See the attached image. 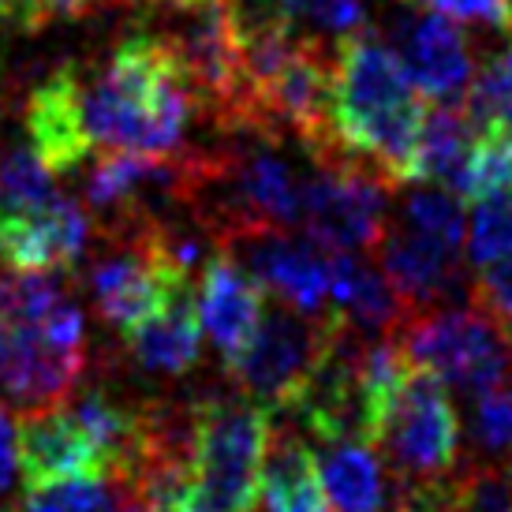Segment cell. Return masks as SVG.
Returning a JSON list of instances; mask_svg holds the SVG:
<instances>
[{
    "mask_svg": "<svg viewBox=\"0 0 512 512\" xmlns=\"http://www.w3.org/2000/svg\"><path fill=\"white\" fill-rule=\"evenodd\" d=\"M382 512H400V505H397V498H393V501H389V505H385V509Z\"/></svg>",
    "mask_w": 512,
    "mask_h": 512,
    "instance_id": "cell-32",
    "label": "cell"
},
{
    "mask_svg": "<svg viewBox=\"0 0 512 512\" xmlns=\"http://www.w3.org/2000/svg\"><path fill=\"white\" fill-rule=\"evenodd\" d=\"M374 251H378V266L389 277V285L408 303V311L415 307L427 311L434 303L456 299L464 292V251L404 221L400 225L389 221Z\"/></svg>",
    "mask_w": 512,
    "mask_h": 512,
    "instance_id": "cell-11",
    "label": "cell"
},
{
    "mask_svg": "<svg viewBox=\"0 0 512 512\" xmlns=\"http://www.w3.org/2000/svg\"><path fill=\"white\" fill-rule=\"evenodd\" d=\"M15 445H19V475L27 486L113 471L98 438L72 412V404L23 415V423L15 427Z\"/></svg>",
    "mask_w": 512,
    "mask_h": 512,
    "instance_id": "cell-12",
    "label": "cell"
},
{
    "mask_svg": "<svg viewBox=\"0 0 512 512\" xmlns=\"http://www.w3.org/2000/svg\"><path fill=\"white\" fill-rule=\"evenodd\" d=\"M415 4L460 23H475V27L483 23L501 34H512V0H415Z\"/></svg>",
    "mask_w": 512,
    "mask_h": 512,
    "instance_id": "cell-30",
    "label": "cell"
},
{
    "mask_svg": "<svg viewBox=\"0 0 512 512\" xmlns=\"http://www.w3.org/2000/svg\"><path fill=\"white\" fill-rule=\"evenodd\" d=\"M464 113L479 135H509L512 139V42L494 60H486L479 79L464 94Z\"/></svg>",
    "mask_w": 512,
    "mask_h": 512,
    "instance_id": "cell-21",
    "label": "cell"
},
{
    "mask_svg": "<svg viewBox=\"0 0 512 512\" xmlns=\"http://www.w3.org/2000/svg\"><path fill=\"white\" fill-rule=\"evenodd\" d=\"M195 311H199L202 333L214 341L221 356L232 359L255 337L258 322L266 314V288L228 251H217L199 273Z\"/></svg>",
    "mask_w": 512,
    "mask_h": 512,
    "instance_id": "cell-13",
    "label": "cell"
},
{
    "mask_svg": "<svg viewBox=\"0 0 512 512\" xmlns=\"http://www.w3.org/2000/svg\"><path fill=\"white\" fill-rule=\"evenodd\" d=\"M86 318L49 273L0 277V397L23 415L57 408L83 385Z\"/></svg>",
    "mask_w": 512,
    "mask_h": 512,
    "instance_id": "cell-3",
    "label": "cell"
},
{
    "mask_svg": "<svg viewBox=\"0 0 512 512\" xmlns=\"http://www.w3.org/2000/svg\"><path fill=\"white\" fill-rule=\"evenodd\" d=\"M430 101L408 64L374 30H352L333 53V143L337 157L359 161L393 187L412 180L415 146Z\"/></svg>",
    "mask_w": 512,
    "mask_h": 512,
    "instance_id": "cell-2",
    "label": "cell"
},
{
    "mask_svg": "<svg viewBox=\"0 0 512 512\" xmlns=\"http://www.w3.org/2000/svg\"><path fill=\"white\" fill-rule=\"evenodd\" d=\"M471 449L483 456L512 453V382L475 397L468 415Z\"/></svg>",
    "mask_w": 512,
    "mask_h": 512,
    "instance_id": "cell-26",
    "label": "cell"
},
{
    "mask_svg": "<svg viewBox=\"0 0 512 512\" xmlns=\"http://www.w3.org/2000/svg\"><path fill=\"white\" fill-rule=\"evenodd\" d=\"M314 464L333 512H382L397 498V490L389 486L393 475H385V464L370 449V441H318Z\"/></svg>",
    "mask_w": 512,
    "mask_h": 512,
    "instance_id": "cell-18",
    "label": "cell"
},
{
    "mask_svg": "<svg viewBox=\"0 0 512 512\" xmlns=\"http://www.w3.org/2000/svg\"><path fill=\"white\" fill-rule=\"evenodd\" d=\"M400 57L427 101L453 105L471 86V45L449 15L419 12L400 19Z\"/></svg>",
    "mask_w": 512,
    "mask_h": 512,
    "instance_id": "cell-15",
    "label": "cell"
},
{
    "mask_svg": "<svg viewBox=\"0 0 512 512\" xmlns=\"http://www.w3.org/2000/svg\"><path fill=\"white\" fill-rule=\"evenodd\" d=\"M273 415L251 397L214 393L195 400V445L176 512H251L270 449Z\"/></svg>",
    "mask_w": 512,
    "mask_h": 512,
    "instance_id": "cell-4",
    "label": "cell"
},
{
    "mask_svg": "<svg viewBox=\"0 0 512 512\" xmlns=\"http://www.w3.org/2000/svg\"><path fill=\"white\" fill-rule=\"evenodd\" d=\"M397 341L408 367L427 370L471 400L512 378V333L505 318L486 311L483 303L408 318Z\"/></svg>",
    "mask_w": 512,
    "mask_h": 512,
    "instance_id": "cell-5",
    "label": "cell"
},
{
    "mask_svg": "<svg viewBox=\"0 0 512 512\" xmlns=\"http://www.w3.org/2000/svg\"><path fill=\"white\" fill-rule=\"evenodd\" d=\"M184 288H191V277L176 270L169 255L161 251L157 221L124 236V251L101 258L90 270L94 307L105 318V326L116 329L120 337L143 326L150 314L161 311Z\"/></svg>",
    "mask_w": 512,
    "mask_h": 512,
    "instance_id": "cell-9",
    "label": "cell"
},
{
    "mask_svg": "<svg viewBox=\"0 0 512 512\" xmlns=\"http://www.w3.org/2000/svg\"><path fill=\"white\" fill-rule=\"evenodd\" d=\"M15 475H19V445H15V423L12 415L0 408V501L8 498ZM4 512V509H0Z\"/></svg>",
    "mask_w": 512,
    "mask_h": 512,
    "instance_id": "cell-31",
    "label": "cell"
},
{
    "mask_svg": "<svg viewBox=\"0 0 512 512\" xmlns=\"http://www.w3.org/2000/svg\"><path fill=\"white\" fill-rule=\"evenodd\" d=\"M195 94L169 42L139 30L98 64H64L27 101V135L53 176L94 154L176 157Z\"/></svg>",
    "mask_w": 512,
    "mask_h": 512,
    "instance_id": "cell-1",
    "label": "cell"
},
{
    "mask_svg": "<svg viewBox=\"0 0 512 512\" xmlns=\"http://www.w3.org/2000/svg\"><path fill=\"white\" fill-rule=\"evenodd\" d=\"M460 199H486V195H501L512 191V139L509 135H475L468 161L460 169V180L453 187Z\"/></svg>",
    "mask_w": 512,
    "mask_h": 512,
    "instance_id": "cell-22",
    "label": "cell"
},
{
    "mask_svg": "<svg viewBox=\"0 0 512 512\" xmlns=\"http://www.w3.org/2000/svg\"><path fill=\"white\" fill-rule=\"evenodd\" d=\"M374 445H382L400 490L449 483L460 460V415L445 382L427 370H408L385 408Z\"/></svg>",
    "mask_w": 512,
    "mask_h": 512,
    "instance_id": "cell-6",
    "label": "cell"
},
{
    "mask_svg": "<svg viewBox=\"0 0 512 512\" xmlns=\"http://www.w3.org/2000/svg\"><path fill=\"white\" fill-rule=\"evenodd\" d=\"M53 195V172L34 146H12L0 157V210H30Z\"/></svg>",
    "mask_w": 512,
    "mask_h": 512,
    "instance_id": "cell-23",
    "label": "cell"
},
{
    "mask_svg": "<svg viewBox=\"0 0 512 512\" xmlns=\"http://www.w3.org/2000/svg\"><path fill=\"white\" fill-rule=\"evenodd\" d=\"M329 318L363 337H389L408 322V303L370 262L352 251H329Z\"/></svg>",
    "mask_w": 512,
    "mask_h": 512,
    "instance_id": "cell-16",
    "label": "cell"
},
{
    "mask_svg": "<svg viewBox=\"0 0 512 512\" xmlns=\"http://www.w3.org/2000/svg\"><path fill=\"white\" fill-rule=\"evenodd\" d=\"M475 135H479V131H475V124L468 120L464 105H460V109H453V105H434L427 113L419 146H415L412 180H419V184L456 187L460 169H464L471 146H475Z\"/></svg>",
    "mask_w": 512,
    "mask_h": 512,
    "instance_id": "cell-20",
    "label": "cell"
},
{
    "mask_svg": "<svg viewBox=\"0 0 512 512\" xmlns=\"http://www.w3.org/2000/svg\"><path fill=\"white\" fill-rule=\"evenodd\" d=\"M292 19H303L318 30H333V34H352L363 30L367 19V4L363 0H296Z\"/></svg>",
    "mask_w": 512,
    "mask_h": 512,
    "instance_id": "cell-29",
    "label": "cell"
},
{
    "mask_svg": "<svg viewBox=\"0 0 512 512\" xmlns=\"http://www.w3.org/2000/svg\"><path fill=\"white\" fill-rule=\"evenodd\" d=\"M143 498L124 471L75 475L60 483L27 486V494L8 512H139Z\"/></svg>",
    "mask_w": 512,
    "mask_h": 512,
    "instance_id": "cell-19",
    "label": "cell"
},
{
    "mask_svg": "<svg viewBox=\"0 0 512 512\" xmlns=\"http://www.w3.org/2000/svg\"><path fill=\"white\" fill-rule=\"evenodd\" d=\"M505 255H512V191L475 199V214L468 225V262L475 270Z\"/></svg>",
    "mask_w": 512,
    "mask_h": 512,
    "instance_id": "cell-24",
    "label": "cell"
},
{
    "mask_svg": "<svg viewBox=\"0 0 512 512\" xmlns=\"http://www.w3.org/2000/svg\"><path fill=\"white\" fill-rule=\"evenodd\" d=\"M94 236V217L75 199L53 195L30 210H0V258L19 273H68Z\"/></svg>",
    "mask_w": 512,
    "mask_h": 512,
    "instance_id": "cell-10",
    "label": "cell"
},
{
    "mask_svg": "<svg viewBox=\"0 0 512 512\" xmlns=\"http://www.w3.org/2000/svg\"><path fill=\"white\" fill-rule=\"evenodd\" d=\"M94 0H0V19L15 23L19 30H45L60 19L90 12Z\"/></svg>",
    "mask_w": 512,
    "mask_h": 512,
    "instance_id": "cell-28",
    "label": "cell"
},
{
    "mask_svg": "<svg viewBox=\"0 0 512 512\" xmlns=\"http://www.w3.org/2000/svg\"><path fill=\"white\" fill-rule=\"evenodd\" d=\"M400 221L419 228V232H427V236H434V240L464 251L468 225H464V210H460V195H456V191H441V187L412 191V195L404 199Z\"/></svg>",
    "mask_w": 512,
    "mask_h": 512,
    "instance_id": "cell-25",
    "label": "cell"
},
{
    "mask_svg": "<svg viewBox=\"0 0 512 512\" xmlns=\"http://www.w3.org/2000/svg\"><path fill=\"white\" fill-rule=\"evenodd\" d=\"M128 341L131 363L146 374H161V378H180L187 370H195L202 356V326L199 311H195V288H184L150 314L143 326H135L124 337Z\"/></svg>",
    "mask_w": 512,
    "mask_h": 512,
    "instance_id": "cell-17",
    "label": "cell"
},
{
    "mask_svg": "<svg viewBox=\"0 0 512 512\" xmlns=\"http://www.w3.org/2000/svg\"><path fill=\"white\" fill-rule=\"evenodd\" d=\"M240 243L247 270L277 303L311 318H329V255H322L318 243H296L285 232H262Z\"/></svg>",
    "mask_w": 512,
    "mask_h": 512,
    "instance_id": "cell-14",
    "label": "cell"
},
{
    "mask_svg": "<svg viewBox=\"0 0 512 512\" xmlns=\"http://www.w3.org/2000/svg\"><path fill=\"white\" fill-rule=\"evenodd\" d=\"M326 341L329 318H311L285 303H270L255 337L232 359H225L228 378L243 397L262 404L266 412H281L296 397L299 385L307 382Z\"/></svg>",
    "mask_w": 512,
    "mask_h": 512,
    "instance_id": "cell-8",
    "label": "cell"
},
{
    "mask_svg": "<svg viewBox=\"0 0 512 512\" xmlns=\"http://www.w3.org/2000/svg\"><path fill=\"white\" fill-rule=\"evenodd\" d=\"M445 512H512V468L456 475Z\"/></svg>",
    "mask_w": 512,
    "mask_h": 512,
    "instance_id": "cell-27",
    "label": "cell"
},
{
    "mask_svg": "<svg viewBox=\"0 0 512 512\" xmlns=\"http://www.w3.org/2000/svg\"><path fill=\"white\" fill-rule=\"evenodd\" d=\"M393 184L359 161H318L303 184L299 225L322 251H374L389 228Z\"/></svg>",
    "mask_w": 512,
    "mask_h": 512,
    "instance_id": "cell-7",
    "label": "cell"
}]
</instances>
